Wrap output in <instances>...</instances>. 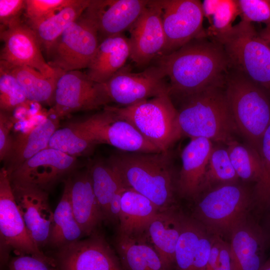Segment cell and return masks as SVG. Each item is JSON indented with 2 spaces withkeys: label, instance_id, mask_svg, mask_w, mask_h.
<instances>
[{
  "label": "cell",
  "instance_id": "cell-6",
  "mask_svg": "<svg viewBox=\"0 0 270 270\" xmlns=\"http://www.w3.org/2000/svg\"><path fill=\"white\" fill-rule=\"evenodd\" d=\"M210 38L222 46L230 68L270 91V47L252 23L241 20L228 30Z\"/></svg>",
  "mask_w": 270,
  "mask_h": 270
},
{
  "label": "cell",
  "instance_id": "cell-44",
  "mask_svg": "<svg viewBox=\"0 0 270 270\" xmlns=\"http://www.w3.org/2000/svg\"><path fill=\"white\" fill-rule=\"evenodd\" d=\"M54 266L38 258L29 255L18 256L12 258L10 270H52Z\"/></svg>",
  "mask_w": 270,
  "mask_h": 270
},
{
  "label": "cell",
  "instance_id": "cell-26",
  "mask_svg": "<svg viewBox=\"0 0 270 270\" xmlns=\"http://www.w3.org/2000/svg\"><path fill=\"white\" fill-rule=\"evenodd\" d=\"M60 119L50 115L13 142L4 167L8 174L35 154L48 147L50 139L58 128Z\"/></svg>",
  "mask_w": 270,
  "mask_h": 270
},
{
  "label": "cell",
  "instance_id": "cell-21",
  "mask_svg": "<svg viewBox=\"0 0 270 270\" xmlns=\"http://www.w3.org/2000/svg\"><path fill=\"white\" fill-rule=\"evenodd\" d=\"M214 146L207 138H192L182 150L177 182L181 198L194 200L197 197Z\"/></svg>",
  "mask_w": 270,
  "mask_h": 270
},
{
  "label": "cell",
  "instance_id": "cell-16",
  "mask_svg": "<svg viewBox=\"0 0 270 270\" xmlns=\"http://www.w3.org/2000/svg\"><path fill=\"white\" fill-rule=\"evenodd\" d=\"M0 38L4 43L0 56L1 62L30 67L49 77L62 71L51 67L46 62L34 32L22 21L0 29Z\"/></svg>",
  "mask_w": 270,
  "mask_h": 270
},
{
  "label": "cell",
  "instance_id": "cell-14",
  "mask_svg": "<svg viewBox=\"0 0 270 270\" xmlns=\"http://www.w3.org/2000/svg\"><path fill=\"white\" fill-rule=\"evenodd\" d=\"M77 164V158L48 148L8 174L12 184L34 186L48 192L56 182L70 176Z\"/></svg>",
  "mask_w": 270,
  "mask_h": 270
},
{
  "label": "cell",
  "instance_id": "cell-8",
  "mask_svg": "<svg viewBox=\"0 0 270 270\" xmlns=\"http://www.w3.org/2000/svg\"><path fill=\"white\" fill-rule=\"evenodd\" d=\"M100 43L96 22L86 10L66 28L46 53L48 63L63 72L87 68Z\"/></svg>",
  "mask_w": 270,
  "mask_h": 270
},
{
  "label": "cell",
  "instance_id": "cell-33",
  "mask_svg": "<svg viewBox=\"0 0 270 270\" xmlns=\"http://www.w3.org/2000/svg\"><path fill=\"white\" fill-rule=\"evenodd\" d=\"M226 144L232 164L240 180L256 184L262 172L259 152L248 144L240 143L235 139Z\"/></svg>",
  "mask_w": 270,
  "mask_h": 270
},
{
  "label": "cell",
  "instance_id": "cell-42",
  "mask_svg": "<svg viewBox=\"0 0 270 270\" xmlns=\"http://www.w3.org/2000/svg\"><path fill=\"white\" fill-rule=\"evenodd\" d=\"M14 126L10 113L0 111V160H6L10 153L14 140L10 132Z\"/></svg>",
  "mask_w": 270,
  "mask_h": 270
},
{
  "label": "cell",
  "instance_id": "cell-34",
  "mask_svg": "<svg viewBox=\"0 0 270 270\" xmlns=\"http://www.w3.org/2000/svg\"><path fill=\"white\" fill-rule=\"evenodd\" d=\"M204 228L192 216L184 214L175 252L174 270H193L198 242Z\"/></svg>",
  "mask_w": 270,
  "mask_h": 270
},
{
  "label": "cell",
  "instance_id": "cell-31",
  "mask_svg": "<svg viewBox=\"0 0 270 270\" xmlns=\"http://www.w3.org/2000/svg\"><path fill=\"white\" fill-rule=\"evenodd\" d=\"M88 170L104 218L108 220L110 202L118 190L124 186L118 174L108 160H95Z\"/></svg>",
  "mask_w": 270,
  "mask_h": 270
},
{
  "label": "cell",
  "instance_id": "cell-47",
  "mask_svg": "<svg viewBox=\"0 0 270 270\" xmlns=\"http://www.w3.org/2000/svg\"><path fill=\"white\" fill-rule=\"evenodd\" d=\"M259 34L270 47V29L265 28L260 30Z\"/></svg>",
  "mask_w": 270,
  "mask_h": 270
},
{
  "label": "cell",
  "instance_id": "cell-2",
  "mask_svg": "<svg viewBox=\"0 0 270 270\" xmlns=\"http://www.w3.org/2000/svg\"><path fill=\"white\" fill-rule=\"evenodd\" d=\"M124 186L150 200L160 211L175 206L178 174L169 150L158 152H119L108 160Z\"/></svg>",
  "mask_w": 270,
  "mask_h": 270
},
{
  "label": "cell",
  "instance_id": "cell-18",
  "mask_svg": "<svg viewBox=\"0 0 270 270\" xmlns=\"http://www.w3.org/2000/svg\"><path fill=\"white\" fill-rule=\"evenodd\" d=\"M232 270H260L266 260L270 240L260 224L252 215L239 222L229 238Z\"/></svg>",
  "mask_w": 270,
  "mask_h": 270
},
{
  "label": "cell",
  "instance_id": "cell-10",
  "mask_svg": "<svg viewBox=\"0 0 270 270\" xmlns=\"http://www.w3.org/2000/svg\"><path fill=\"white\" fill-rule=\"evenodd\" d=\"M110 102L103 84L92 81L80 70L62 71L50 113L60 120L72 112L104 108Z\"/></svg>",
  "mask_w": 270,
  "mask_h": 270
},
{
  "label": "cell",
  "instance_id": "cell-36",
  "mask_svg": "<svg viewBox=\"0 0 270 270\" xmlns=\"http://www.w3.org/2000/svg\"><path fill=\"white\" fill-rule=\"evenodd\" d=\"M202 4L204 16L210 24L206 30L208 38L230 30L239 16L237 0H204Z\"/></svg>",
  "mask_w": 270,
  "mask_h": 270
},
{
  "label": "cell",
  "instance_id": "cell-37",
  "mask_svg": "<svg viewBox=\"0 0 270 270\" xmlns=\"http://www.w3.org/2000/svg\"><path fill=\"white\" fill-rule=\"evenodd\" d=\"M260 154L262 172L253 188L254 210L258 214H262L270 204V124L262 138Z\"/></svg>",
  "mask_w": 270,
  "mask_h": 270
},
{
  "label": "cell",
  "instance_id": "cell-24",
  "mask_svg": "<svg viewBox=\"0 0 270 270\" xmlns=\"http://www.w3.org/2000/svg\"><path fill=\"white\" fill-rule=\"evenodd\" d=\"M72 178L71 203L74 217L86 236L94 232L104 216L94 192L88 169Z\"/></svg>",
  "mask_w": 270,
  "mask_h": 270
},
{
  "label": "cell",
  "instance_id": "cell-9",
  "mask_svg": "<svg viewBox=\"0 0 270 270\" xmlns=\"http://www.w3.org/2000/svg\"><path fill=\"white\" fill-rule=\"evenodd\" d=\"M71 123L83 131L96 144H108L126 152H161L132 124L106 106L102 112Z\"/></svg>",
  "mask_w": 270,
  "mask_h": 270
},
{
  "label": "cell",
  "instance_id": "cell-43",
  "mask_svg": "<svg viewBox=\"0 0 270 270\" xmlns=\"http://www.w3.org/2000/svg\"><path fill=\"white\" fill-rule=\"evenodd\" d=\"M212 238L213 234L204 228L198 242L193 270H206Z\"/></svg>",
  "mask_w": 270,
  "mask_h": 270
},
{
  "label": "cell",
  "instance_id": "cell-40",
  "mask_svg": "<svg viewBox=\"0 0 270 270\" xmlns=\"http://www.w3.org/2000/svg\"><path fill=\"white\" fill-rule=\"evenodd\" d=\"M241 20L263 23L270 29V0H237Z\"/></svg>",
  "mask_w": 270,
  "mask_h": 270
},
{
  "label": "cell",
  "instance_id": "cell-17",
  "mask_svg": "<svg viewBox=\"0 0 270 270\" xmlns=\"http://www.w3.org/2000/svg\"><path fill=\"white\" fill-rule=\"evenodd\" d=\"M128 30L130 58L136 66H146L161 56L166 38L160 0H149L146 8Z\"/></svg>",
  "mask_w": 270,
  "mask_h": 270
},
{
  "label": "cell",
  "instance_id": "cell-13",
  "mask_svg": "<svg viewBox=\"0 0 270 270\" xmlns=\"http://www.w3.org/2000/svg\"><path fill=\"white\" fill-rule=\"evenodd\" d=\"M166 44L162 56L191 40L208 37L203 27L202 4L198 0H160Z\"/></svg>",
  "mask_w": 270,
  "mask_h": 270
},
{
  "label": "cell",
  "instance_id": "cell-45",
  "mask_svg": "<svg viewBox=\"0 0 270 270\" xmlns=\"http://www.w3.org/2000/svg\"><path fill=\"white\" fill-rule=\"evenodd\" d=\"M213 270H232V262L228 242L224 240L218 262Z\"/></svg>",
  "mask_w": 270,
  "mask_h": 270
},
{
  "label": "cell",
  "instance_id": "cell-19",
  "mask_svg": "<svg viewBox=\"0 0 270 270\" xmlns=\"http://www.w3.org/2000/svg\"><path fill=\"white\" fill-rule=\"evenodd\" d=\"M11 185L15 200L31 238L40 248L44 246L48 243L54 216L48 192L32 186Z\"/></svg>",
  "mask_w": 270,
  "mask_h": 270
},
{
  "label": "cell",
  "instance_id": "cell-38",
  "mask_svg": "<svg viewBox=\"0 0 270 270\" xmlns=\"http://www.w3.org/2000/svg\"><path fill=\"white\" fill-rule=\"evenodd\" d=\"M25 92L11 73L0 66V108L10 113L27 102Z\"/></svg>",
  "mask_w": 270,
  "mask_h": 270
},
{
  "label": "cell",
  "instance_id": "cell-28",
  "mask_svg": "<svg viewBox=\"0 0 270 270\" xmlns=\"http://www.w3.org/2000/svg\"><path fill=\"white\" fill-rule=\"evenodd\" d=\"M116 246L124 270H167L157 252L143 236L118 234Z\"/></svg>",
  "mask_w": 270,
  "mask_h": 270
},
{
  "label": "cell",
  "instance_id": "cell-41",
  "mask_svg": "<svg viewBox=\"0 0 270 270\" xmlns=\"http://www.w3.org/2000/svg\"><path fill=\"white\" fill-rule=\"evenodd\" d=\"M26 0H0V22L2 28L21 22L25 11Z\"/></svg>",
  "mask_w": 270,
  "mask_h": 270
},
{
  "label": "cell",
  "instance_id": "cell-39",
  "mask_svg": "<svg viewBox=\"0 0 270 270\" xmlns=\"http://www.w3.org/2000/svg\"><path fill=\"white\" fill-rule=\"evenodd\" d=\"M72 0H26L24 14L28 25L41 22L64 7Z\"/></svg>",
  "mask_w": 270,
  "mask_h": 270
},
{
  "label": "cell",
  "instance_id": "cell-12",
  "mask_svg": "<svg viewBox=\"0 0 270 270\" xmlns=\"http://www.w3.org/2000/svg\"><path fill=\"white\" fill-rule=\"evenodd\" d=\"M0 244L18 256L41 258L53 266L56 260L45 255L31 238L15 200L9 176L4 167L0 170Z\"/></svg>",
  "mask_w": 270,
  "mask_h": 270
},
{
  "label": "cell",
  "instance_id": "cell-35",
  "mask_svg": "<svg viewBox=\"0 0 270 270\" xmlns=\"http://www.w3.org/2000/svg\"><path fill=\"white\" fill-rule=\"evenodd\" d=\"M96 145L86 134L70 122L54 132L48 148L77 158L90 154Z\"/></svg>",
  "mask_w": 270,
  "mask_h": 270
},
{
  "label": "cell",
  "instance_id": "cell-46",
  "mask_svg": "<svg viewBox=\"0 0 270 270\" xmlns=\"http://www.w3.org/2000/svg\"><path fill=\"white\" fill-rule=\"evenodd\" d=\"M262 222L261 225L268 236L270 240V204L262 214Z\"/></svg>",
  "mask_w": 270,
  "mask_h": 270
},
{
  "label": "cell",
  "instance_id": "cell-1",
  "mask_svg": "<svg viewBox=\"0 0 270 270\" xmlns=\"http://www.w3.org/2000/svg\"><path fill=\"white\" fill-rule=\"evenodd\" d=\"M169 82V95L184 99L209 88L225 84L230 69L220 44L206 37L194 39L158 58Z\"/></svg>",
  "mask_w": 270,
  "mask_h": 270
},
{
  "label": "cell",
  "instance_id": "cell-25",
  "mask_svg": "<svg viewBox=\"0 0 270 270\" xmlns=\"http://www.w3.org/2000/svg\"><path fill=\"white\" fill-rule=\"evenodd\" d=\"M160 211L148 198L125 188L122 198L118 234L136 238L143 236L150 221Z\"/></svg>",
  "mask_w": 270,
  "mask_h": 270
},
{
  "label": "cell",
  "instance_id": "cell-23",
  "mask_svg": "<svg viewBox=\"0 0 270 270\" xmlns=\"http://www.w3.org/2000/svg\"><path fill=\"white\" fill-rule=\"evenodd\" d=\"M131 54L129 38L118 34L100 43L86 73L92 81L103 84L125 66Z\"/></svg>",
  "mask_w": 270,
  "mask_h": 270
},
{
  "label": "cell",
  "instance_id": "cell-22",
  "mask_svg": "<svg viewBox=\"0 0 270 270\" xmlns=\"http://www.w3.org/2000/svg\"><path fill=\"white\" fill-rule=\"evenodd\" d=\"M184 213L176 206L158 212L150 221L144 237L158 254L167 270H174L176 246Z\"/></svg>",
  "mask_w": 270,
  "mask_h": 270
},
{
  "label": "cell",
  "instance_id": "cell-4",
  "mask_svg": "<svg viewBox=\"0 0 270 270\" xmlns=\"http://www.w3.org/2000/svg\"><path fill=\"white\" fill-rule=\"evenodd\" d=\"M192 216L210 234L228 238L239 222L254 210L253 188L244 182L218 186L194 200Z\"/></svg>",
  "mask_w": 270,
  "mask_h": 270
},
{
  "label": "cell",
  "instance_id": "cell-3",
  "mask_svg": "<svg viewBox=\"0 0 270 270\" xmlns=\"http://www.w3.org/2000/svg\"><path fill=\"white\" fill-rule=\"evenodd\" d=\"M224 84L209 88L184 100L178 110L182 135L226 144L238 132L224 90Z\"/></svg>",
  "mask_w": 270,
  "mask_h": 270
},
{
  "label": "cell",
  "instance_id": "cell-15",
  "mask_svg": "<svg viewBox=\"0 0 270 270\" xmlns=\"http://www.w3.org/2000/svg\"><path fill=\"white\" fill-rule=\"evenodd\" d=\"M56 256L59 270H124L105 238L96 232L58 248Z\"/></svg>",
  "mask_w": 270,
  "mask_h": 270
},
{
  "label": "cell",
  "instance_id": "cell-7",
  "mask_svg": "<svg viewBox=\"0 0 270 270\" xmlns=\"http://www.w3.org/2000/svg\"><path fill=\"white\" fill-rule=\"evenodd\" d=\"M106 107L132 124L160 152L169 150L182 136L178 110L168 94L128 106Z\"/></svg>",
  "mask_w": 270,
  "mask_h": 270
},
{
  "label": "cell",
  "instance_id": "cell-30",
  "mask_svg": "<svg viewBox=\"0 0 270 270\" xmlns=\"http://www.w3.org/2000/svg\"><path fill=\"white\" fill-rule=\"evenodd\" d=\"M0 66L15 76L24 90L28 100L53 105L58 78L49 77L26 66L12 65L0 61Z\"/></svg>",
  "mask_w": 270,
  "mask_h": 270
},
{
  "label": "cell",
  "instance_id": "cell-11",
  "mask_svg": "<svg viewBox=\"0 0 270 270\" xmlns=\"http://www.w3.org/2000/svg\"><path fill=\"white\" fill-rule=\"evenodd\" d=\"M166 78L157 64L140 72H132L130 66L125 65L103 84L110 102L128 106L169 94Z\"/></svg>",
  "mask_w": 270,
  "mask_h": 270
},
{
  "label": "cell",
  "instance_id": "cell-29",
  "mask_svg": "<svg viewBox=\"0 0 270 270\" xmlns=\"http://www.w3.org/2000/svg\"><path fill=\"white\" fill-rule=\"evenodd\" d=\"M90 2V0H72L48 18L28 26L34 32L42 50L46 54L66 28L83 14Z\"/></svg>",
  "mask_w": 270,
  "mask_h": 270
},
{
  "label": "cell",
  "instance_id": "cell-32",
  "mask_svg": "<svg viewBox=\"0 0 270 270\" xmlns=\"http://www.w3.org/2000/svg\"><path fill=\"white\" fill-rule=\"evenodd\" d=\"M240 181L232 164L226 147L214 146L198 196L218 186Z\"/></svg>",
  "mask_w": 270,
  "mask_h": 270
},
{
  "label": "cell",
  "instance_id": "cell-20",
  "mask_svg": "<svg viewBox=\"0 0 270 270\" xmlns=\"http://www.w3.org/2000/svg\"><path fill=\"white\" fill-rule=\"evenodd\" d=\"M148 2L146 0H90L86 10L96 22L100 42L129 30Z\"/></svg>",
  "mask_w": 270,
  "mask_h": 270
},
{
  "label": "cell",
  "instance_id": "cell-27",
  "mask_svg": "<svg viewBox=\"0 0 270 270\" xmlns=\"http://www.w3.org/2000/svg\"><path fill=\"white\" fill-rule=\"evenodd\" d=\"M71 188L72 178L70 176L64 181L62 198L54 212L53 224L48 243L58 249L86 236L73 212Z\"/></svg>",
  "mask_w": 270,
  "mask_h": 270
},
{
  "label": "cell",
  "instance_id": "cell-5",
  "mask_svg": "<svg viewBox=\"0 0 270 270\" xmlns=\"http://www.w3.org/2000/svg\"><path fill=\"white\" fill-rule=\"evenodd\" d=\"M224 90L238 133L260 154L262 138L270 124V102L264 90L230 68Z\"/></svg>",
  "mask_w": 270,
  "mask_h": 270
},
{
  "label": "cell",
  "instance_id": "cell-48",
  "mask_svg": "<svg viewBox=\"0 0 270 270\" xmlns=\"http://www.w3.org/2000/svg\"><path fill=\"white\" fill-rule=\"evenodd\" d=\"M260 270H270V258L266 260Z\"/></svg>",
  "mask_w": 270,
  "mask_h": 270
}]
</instances>
